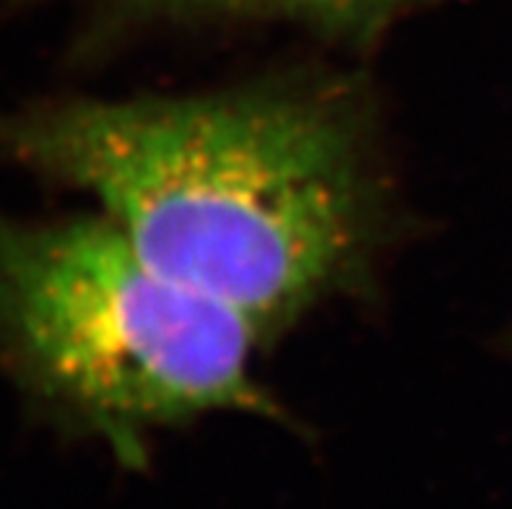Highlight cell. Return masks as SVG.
I'll return each mask as SVG.
<instances>
[{"label":"cell","instance_id":"1","mask_svg":"<svg viewBox=\"0 0 512 509\" xmlns=\"http://www.w3.org/2000/svg\"><path fill=\"white\" fill-rule=\"evenodd\" d=\"M0 159L89 193L154 268L258 336L349 284L370 245L362 146L320 99H39L0 110Z\"/></svg>","mask_w":512,"mask_h":509},{"label":"cell","instance_id":"2","mask_svg":"<svg viewBox=\"0 0 512 509\" xmlns=\"http://www.w3.org/2000/svg\"><path fill=\"white\" fill-rule=\"evenodd\" d=\"M258 330L169 278L104 213H0V372L63 429L138 463L143 434L216 411L279 416Z\"/></svg>","mask_w":512,"mask_h":509},{"label":"cell","instance_id":"3","mask_svg":"<svg viewBox=\"0 0 512 509\" xmlns=\"http://www.w3.org/2000/svg\"><path fill=\"white\" fill-rule=\"evenodd\" d=\"M143 3H154V6H177V8H201V6H229V3H240V0H143Z\"/></svg>","mask_w":512,"mask_h":509}]
</instances>
